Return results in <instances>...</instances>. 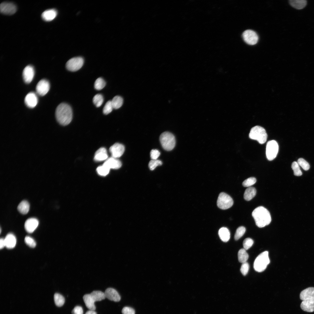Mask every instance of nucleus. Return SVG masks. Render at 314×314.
Here are the masks:
<instances>
[{"mask_svg": "<svg viewBox=\"0 0 314 314\" xmlns=\"http://www.w3.org/2000/svg\"><path fill=\"white\" fill-rule=\"evenodd\" d=\"M56 119L61 125L66 126L71 122L72 111L71 106L65 103H61L56 108L55 112Z\"/></svg>", "mask_w": 314, "mask_h": 314, "instance_id": "f257e3e1", "label": "nucleus"}, {"mask_svg": "<svg viewBox=\"0 0 314 314\" xmlns=\"http://www.w3.org/2000/svg\"><path fill=\"white\" fill-rule=\"evenodd\" d=\"M256 225L262 228L269 224L271 218L269 211L262 206L258 207L254 209L252 213Z\"/></svg>", "mask_w": 314, "mask_h": 314, "instance_id": "f03ea898", "label": "nucleus"}, {"mask_svg": "<svg viewBox=\"0 0 314 314\" xmlns=\"http://www.w3.org/2000/svg\"><path fill=\"white\" fill-rule=\"evenodd\" d=\"M161 145L165 150L170 151L173 149L176 144V140L174 135L168 132L162 133L160 136Z\"/></svg>", "mask_w": 314, "mask_h": 314, "instance_id": "7ed1b4c3", "label": "nucleus"}, {"mask_svg": "<svg viewBox=\"0 0 314 314\" xmlns=\"http://www.w3.org/2000/svg\"><path fill=\"white\" fill-rule=\"evenodd\" d=\"M270 263L268 252L265 251L258 255L256 258L254 264L255 271L258 272L264 271Z\"/></svg>", "mask_w": 314, "mask_h": 314, "instance_id": "20e7f679", "label": "nucleus"}, {"mask_svg": "<svg viewBox=\"0 0 314 314\" xmlns=\"http://www.w3.org/2000/svg\"><path fill=\"white\" fill-rule=\"evenodd\" d=\"M250 138L257 141L260 144H263L266 141L267 134L263 127L256 126L252 128L249 135Z\"/></svg>", "mask_w": 314, "mask_h": 314, "instance_id": "39448f33", "label": "nucleus"}, {"mask_svg": "<svg viewBox=\"0 0 314 314\" xmlns=\"http://www.w3.org/2000/svg\"><path fill=\"white\" fill-rule=\"evenodd\" d=\"M233 203L232 199L227 194L223 192L220 194L217 201L218 208L223 210L226 209L231 207Z\"/></svg>", "mask_w": 314, "mask_h": 314, "instance_id": "423d86ee", "label": "nucleus"}, {"mask_svg": "<svg viewBox=\"0 0 314 314\" xmlns=\"http://www.w3.org/2000/svg\"><path fill=\"white\" fill-rule=\"evenodd\" d=\"M278 150V145L276 141H269L267 143L266 147V155L267 159L272 160L274 159L277 156Z\"/></svg>", "mask_w": 314, "mask_h": 314, "instance_id": "0eeeda50", "label": "nucleus"}, {"mask_svg": "<svg viewBox=\"0 0 314 314\" xmlns=\"http://www.w3.org/2000/svg\"><path fill=\"white\" fill-rule=\"evenodd\" d=\"M84 63L83 58L80 57L72 58L69 60L66 64V68L68 70L75 72L79 69Z\"/></svg>", "mask_w": 314, "mask_h": 314, "instance_id": "6e6552de", "label": "nucleus"}, {"mask_svg": "<svg viewBox=\"0 0 314 314\" xmlns=\"http://www.w3.org/2000/svg\"><path fill=\"white\" fill-rule=\"evenodd\" d=\"M242 37L245 42L247 44L253 45L257 42L258 37L254 31L251 30H247L242 33Z\"/></svg>", "mask_w": 314, "mask_h": 314, "instance_id": "1a4fd4ad", "label": "nucleus"}, {"mask_svg": "<svg viewBox=\"0 0 314 314\" xmlns=\"http://www.w3.org/2000/svg\"><path fill=\"white\" fill-rule=\"evenodd\" d=\"M50 87L49 83L47 80L45 79H42L36 85V93L39 95L44 96L49 91Z\"/></svg>", "mask_w": 314, "mask_h": 314, "instance_id": "9d476101", "label": "nucleus"}, {"mask_svg": "<svg viewBox=\"0 0 314 314\" xmlns=\"http://www.w3.org/2000/svg\"><path fill=\"white\" fill-rule=\"evenodd\" d=\"M17 7L13 3L9 2H3L0 6L1 13L3 14L10 15L14 14L16 11Z\"/></svg>", "mask_w": 314, "mask_h": 314, "instance_id": "9b49d317", "label": "nucleus"}, {"mask_svg": "<svg viewBox=\"0 0 314 314\" xmlns=\"http://www.w3.org/2000/svg\"><path fill=\"white\" fill-rule=\"evenodd\" d=\"M125 150L124 146L119 143H115L110 148V151L112 157L117 158L121 157L123 154Z\"/></svg>", "mask_w": 314, "mask_h": 314, "instance_id": "f8f14e48", "label": "nucleus"}, {"mask_svg": "<svg viewBox=\"0 0 314 314\" xmlns=\"http://www.w3.org/2000/svg\"><path fill=\"white\" fill-rule=\"evenodd\" d=\"M35 74V71L33 67L30 65L26 66L23 70L22 76L24 82L29 83L33 80Z\"/></svg>", "mask_w": 314, "mask_h": 314, "instance_id": "ddd939ff", "label": "nucleus"}, {"mask_svg": "<svg viewBox=\"0 0 314 314\" xmlns=\"http://www.w3.org/2000/svg\"><path fill=\"white\" fill-rule=\"evenodd\" d=\"M24 102L28 107L31 108L35 107L38 102V98L36 94L33 92L29 93L25 97Z\"/></svg>", "mask_w": 314, "mask_h": 314, "instance_id": "4468645a", "label": "nucleus"}, {"mask_svg": "<svg viewBox=\"0 0 314 314\" xmlns=\"http://www.w3.org/2000/svg\"><path fill=\"white\" fill-rule=\"evenodd\" d=\"M38 224L39 222L37 219L34 218H31L26 221L24 228L27 232L32 233L37 228Z\"/></svg>", "mask_w": 314, "mask_h": 314, "instance_id": "2eb2a0df", "label": "nucleus"}, {"mask_svg": "<svg viewBox=\"0 0 314 314\" xmlns=\"http://www.w3.org/2000/svg\"><path fill=\"white\" fill-rule=\"evenodd\" d=\"M104 294L106 298L109 300L115 302H118L120 300V295L117 291L113 288H107L105 290Z\"/></svg>", "mask_w": 314, "mask_h": 314, "instance_id": "dca6fc26", "label": "nucleus"}, {"mask_svg": "<svg viewBox=\"0 0 314 314\" xmlns=\"http://www.w3.org/2000/svg\"><path fill=\"white\" fill-rule=\"evenodd\" d=\"M300 307L304 311L308 312L314 311V297L303 301Z\"/></svg>", "mask_w": 314, "mask_h": 314, "instance_id": "f3484780", "label": "nucleus"}, {"mask_svg": "<svg viewBox=\"0 0 314 314\" xmlns=\"http://www.w3.org/2000/svg\"><path fill=\"white\" fill-rule=\"evenodd\" d=\"M104 164L110 169H118L121 167L122 165L121 162L119 160L112 157L108 158Z\"/></svg>", "mask_w": 314, "mask_h": 314, "instance_id": "a211bd4d", "label": "nucleus"}, {"mask_svg": "<svg viewBox=\"0 0 314 314\" xmlns=\"http://www.w3.org/2000/svg\"><path fill=\"white\" fill-rule=\"evenodd\" d=\"M108 158V155L106 149L101 147L95 152L94 157V160L101 161L106 160Z\"/></svg>", "mask_w": 314, "mask_h": 314, "instance_id": "6ab92c4d", "label": "nucleus"}, {"mask_svg": "<svg viewBox=\"0 0 314 314\" xmlns=\"http://www.w3.org/2000/svg\"><path fill=\"white\" fill-rule=\"evenodd\" d=\"M57 12L54 9H50L44 11L42 14V19L46 21H50L56 17Z\"/></svg>", "mask_w": 314, "mask_h": 314, "instance_id": "aec40b11", "label": "nucleus"}, {"mask_svg": "<svg viewBox=\"0 0 314 314\" xmlns=\"http://www.w3.org/2000/svg\"><path fill=\"white\" fill-rule=\"evenodd\" d=\"M314 297V287L307 288L302 290L300 294V299L303 301Z\"/></svg>", "mask_w": 314, "mask_h": 314, "instance_id": "412c9836", "label": "nucleus"}, {"mask_svg": "<svg viewBox=\"0 0 314 314\" xmlns=\"http://www.w3.org/2000/svg\"><path fill=\"white\" fill-rule=\"evenodd\" d=\"M6 247L8 249L14 248L16 243V239L15 235L12 233L8 234L4 238Z\"/></svg>", "mask_w": 314, "mask_h": 314, "instance_id": "4be33fe9", "label": "nucleus"}, {"mask_svg": "<svg viewBox=\"0 0 314 314\" xmlns=\"http://www.w3.org/2000/svg\"><path fill=\"white\" fill-rule=\"evenodd\" d=\"M83 299V301L86 307L90 310L94 311L96 307L94 305L95 301L93 300L90 294H87L84 295Z\"/></svg>", "mask_w": 314, "mask_h": 314, "instance_id": "5701e85b", "label": "nucleus"}, {"mask_svg": "<svg viewBox=\"0 0 314 314\" xmlns=\"http://www.w3.org/2000/svg\"><path fill=\"white\" fill-rule=\"evenodd\" d=\"M218 234L221 240L224 242L228 241L230 238V233L229 229L226 227L221 228L218 231Z\"/></svg>", "mask_w": 314, "mask_h": 314, "instance_id": "b1692460", "label": "nucleus"}, {"mask_svg": "<svg viewBox=\"0 0 314 314\" xmlns=\"http://www.w3.org/2000/svg\"><path fill=\"white\" fill-rule=\"evenodd\" d=\"M290 5L293 7L297 9H301L304 8L307 3L306 0H290Z\"/></svg>", "mask_w": 314, "mask_h": 314, "instance_id": "393cba45", "label": "nucleus"}, {"mask_svg": "<svg viewBox=\"0 0 314 314\" xmlns=\"http://www.w3.org/2000/svg\"><path fill=\"white\" fill-rule=\"evenodd\" d=\"M256 194V190L255 188L252 187H249L246 189L244 195V199L246 201H250L255 197Z\"/></svg>", "mask_w": 314, "mask_h": 314, "instance_id": "a878e982", "label": "nucleus"}, {"mask_svg": "<svg viewBox=\"0 0 314 314\" xmlns=\"http://www.w3.org/2000/svg\"><path fill=\"white\" fill-rule=\"evenodd\" d=\"M30 208L28 202L26 200L22 201L18 205L17 209L18 211L23 214H26L28 212Z\"/></svg>", "mask_w": 314, "mask_h": 314, "instance_id": "bb28decb", "label": "nucleus"}, {"mask_svg": "<svg viewBox=\"0 0 314 314\" xmlns=\"http://www.w3.org/2000/svg\"><path fill=\"white\" fill-rule=\"evenodd\" d=\"M90 294L95 302L101 301L106 298L104 293L100 291H94Z\"/></svg>", "mask_w": 314, "mask_h": 314, "instance_id": "cd10ccee", "label": "nucleus"}, {"mask_svg": "<svg viewBox=\"0 0 314 314\" xmlns=\"http://www.w3.org/2000/svg\"><path fill=\"white\" fill-rule=\"evenodd\" d=\"M111 101L113 108L117 109L122 106L123 101L121 97L116 96L113 97Z\"/></svg>", "mask_w": 314, "mask_h": 314, "instance_id": "c85d7f7f", "label": "nucleus"}, {"mask_svg": "<svg viewBox=\"0 0 314 314\" xmlns=\"http://www.w3.org/2000/svg\"><path fill=\"white\" fill-rule=\"evenodd\" d=\"M249 258V255L244 248L240 249L238 253V258L239 262L241 263L246 262Z\"/></svg>", "mask_w": 314, "mask_h": 314, "instance_id": "c756f323", "label": "nucleus"}, {"mask_svg": "<svg viewBox=\"0 0 314 314\" xmlns=\"http://www.w3.org/2000/svg\"><path fill=\"white\" fill-rule=\"evenodd\" d=\"M54 299L55 303L56 306L61 307L63 306L65 302L64 297L58 293H56L54 295Z\"/></svg>", "mask_w": 314, "mask_h": 314, "instance_id": "7c9ffc66", "label": "nucleus"}, {"mask_svg": "<svg viewBox=\"0 0 314 314\" xmlns=\"http://www.w3.org/2000/svg\"><path fill=\"white\" fill-rule=\"evenodd\" d=\"M110 169L108 167L103 164L102 165L98 167L96 170L100 175L105 176L109 173Z\"/></svg>", "mask_w": 314, "mask_h": 314, "instance_id": "2f4dec72", "label": "nucleus"}, {"mask_svg": "<svg viewBox=\"0 0 314 314\" xmlns=\"http://www.w3.org/2000/svg\"><path fill=\"white\" fill-rule=\"evenodd\" d=\"M106 83L104 80L101 78H97L94 83V88L97 90H100L105 86Z\"/></svg>", "mask_w": 314, "mask_h": 314, "instance_id": "473e14b6", "label": "nucleus"}, {"mask_svg": "<svg viewBox=\"0 0 314 314\" xmlns=\"http://www.w3.org/2000/svg\"><path fill=\"white\" fill-rule=\"evenodd\" d=\"M93 101L97 107H99L101 105L104 101L103 96L100 94H96L93 98Z\"/></svg>", "mask_w": 314, "mask_h": 314, "instance_id": "72a5a7b5", "label": "nucleus"}, {"mask_svg": "<svg viewBox=\"0 0 314 314\" xmlns=\"http://www.w3.org/2000/svg\"><path fill=\"white\" fill-rule=\"evenodd\" d=\"M245 231L246 229L243 226H240L238 227L235 234V239L237 240L240 239L244 234Z\"/></svg>", "mask_w": 314, "mask_h": 314, "instance_id": "f704fd0d", "label": "nucleus"}, {"mask_svg": "<svg viewBox=\"0 0 314 314\" xmlns=\"http://www.w3.org/2000/svg\"><path fill=\"white\" fill-rule=\"evenodd\" d=\"M292 168L293 170L295 175L299 176L302 174L299 165L296 162L294 161L292 163Z\"/></svg>", "mask_w": 314, "mask_h": 314, "instance_id": "c9c22d12", "label": "nucleus"}, {"mask_svg": "<svg viewBox=\"0 0 314 314\" xmlns=\"http://www.w3.org/2000/svg\"><path fill=\"white\" fill-rule=\"evenodd\" d=\"M162 163L161 161L157 159L151 160L149 163V167L150 170H154L157 166L161 165Z\"/></svg>", "mask_w": 314, "mask_h": 314, "instance_id": "e433bc0d", "label": "nucleus"}, {"mask_svg": "<svg viewBox=\"0 0 314 314\" xmlns=\"http://www.w3.org/2000/svg\"><path fill=\"white\" fill-rule=\"evenodd\" d=\"M111 101H109L106 104L103 109L104 114L107 115L111 112L113 109Z\"/></svg>", "mask_w": 314, "mask_h": 314, "instance_id": "4c0bfd02", "label": "nucleus"}, {"mask_svg": "<svg viewBox=\"0 0 314 314\" xmlns=\"http://www.w3.org/2000/svg\"><path fill=\"white\" fill-rule=\"evenodd\" d=\"M256 178L251 177L245 180L242 183V185L245 187H249L253 185L256 182Z\"/></svg>", "mask_w": 314, "mask_h": 314, "instance_id": "58836bf2", "label": "nucleus"}, {"mask_svg": "<svg viewBox=\"0 0 314 314\" xmlns=\"http://www.w3.org/2000/svg\"><path fill=\"white\" fill-rule=\"evenodd\" d=\"M297 163L304 170H307L310 168V165L303 158H299L297 161Z\"/></svg>", "mask_w": 314, "mask_h": 314, "instance_id": "ea45409f", "label": "nucleus"}, {"mask_svg": "<svg viewBox=\"0 0 314 314\" xmlns=\"http://www.w3.org/2000/svg\"><path fill=\"white\" fill-rule=\"evenodd\" d=\"M254 243L253 240L249 238L245 239L243 241V245L244 249L246 250L249 249Z\"/></svg>", "mask_w": 314, "mask_h": 314, "instance_id": "a19ab883", "label": "nucleus"}, {"mask_svg": "<svg viewBox=\"0 0 314 314\" xmlns=\"http://www.w3.org/2000/svg\"><path fill=\"white\" fill-rule=\"evenodd\" d=\"M24 241L25 243L31 247L34 248L36 246L35 241L30 236H26L24 239Z\"/></svg>", "mask_w": 314, "mask_h": 314, "instance_id": "79ce46f5", "label": "nucleus"}, {"mask_svg": "<svg viewBox=\"0 0 314 314\" xmlns=\"http://www.w3.org/2000/svg\"><path fill=\"white\" fill-rule=\"evenodd\" d=\"M249 269V265L248 263L246 262L242 263L240 270L242 274L245 276L247 274Z\"/></svg>", "mask_w": 314, "mask_h": 314, "instance_id": "37998d69", "label": "nucleus"}, {"mask_svg": "<svg viewBox=\"0 0 314 314\" xmlns=\"http://www.w3.org/2000/svg\"><path fill=\"white\" fill-rule=\"evenodd\" d=\"M122 314H135V311L133 308L126 306L124 307L122 311Z\"/></svg>", "mask_w": 314, "mask_h": 314, "instance_id": "c03bdc74", "label": "nucleus"}, {"mask_svg": "<svg viewBox=\"0 0 314 314\" xmlns=\"http://www.w3.org/2000/svg\"><path fill=\"white\" fill-rule=\"evenodd\" d=\"M160 154V152L156 149H152L150 153V157L152 160L157 159Z\"/></svg>", "mask_w": 314, "mask_h": 314, "instance_id": "a18cd8bd", "label": "nucleus"}, {"mask_svg": "<svg viewBox=\"0 0 314 314\" xmlns=\"http://www.w3.org/2000/svg\"><path fill=\"white\" fill-rule=\"evenodd\" d=\"M72 314H83L82 308L80 306H76L74 307L72 311Z\"/></svg>", "mask_w": 314, "mask_h": 314, "instance_id": "49530a36", "label": "nucleus"}, {"mask_svg": "<svg viewBox=\"0 0 314 314\" xmlns=\"http://www.w3.org/2000/svg\"><path fill=\"white\" fill-rule=\"evenodd\" d=\"M6 247L5 242L4 239L1 238L0 239V248L1 249Z\"/></svg>", "mask_w": 314, "mask_h": 314, "instance_id": "de8ad7c7", "label": "nucleus"}, {"mask_svg": "<svg viewBox=\"0 0 314 314\" xmlns=\"http://www.w3.org/2000/svg\"><path fill=\"white\" fill-rule=\"evenodd\" d=\"M85 314H97V313L94 310H90L88 311Z\"/></svg>", "mask_w": 314, "mask_h": 314, "instance_id": "09e8293b", "label": "nucleus"}]
</instances>
